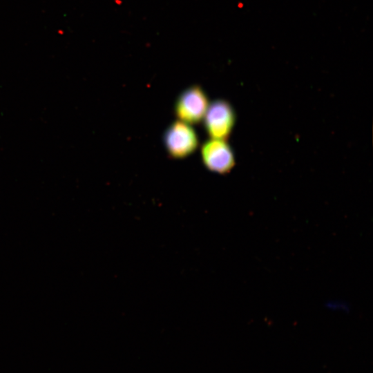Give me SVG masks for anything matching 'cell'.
<instances>
[{
    "instance_id": "obj_3",
    "label": "cell",
    "mask_w": 373,
    "mask_h": 373,
    "mask_svg": "<svg viewBox=\"0 0 373 373\" xmlns=\"http://www.w3.org/2000/svg\"><path fill=\"white\" fill-rule=\"evenodd\" d=\"M236 122V112L224 99H216L209 103L203 119L204 128L210 138L225 140L231 134Z\"/></svg>"
},
{
    "instance_id": "obj_4",
    "label": "cell",
    "mask_w": 373,
    "mask_h": 373,
    "mask_svg": "<svg viewBox=\"0 0 373 373\" xmlns=\"http://www.w3.org/2000/svg\"><path fill=\"white\" fill-rule=\"evenodd\" d=\"M204 165L210 171L224 175L236 164L234 152L225 140L210 138L201 147Z\"/></svg>"
},
{
    "instance_id": "obj_2",
    "label": "cell",
    "mask_w": 373,
    "mask_h": 373,
    "mask_svg": "<svg viewBox=\"0 0 373 373\" xmlns=\"http://www.w3.org/2000/svg\"><path fill=\"white\" fill-rule=\"evenodd\" d=\"M209 105L204 90L198 85H193L178 95L174 105V113L178 120L196 124L203 121Z\"/></svg>"
},
{
    "instance_id": "obj_5",
    "label": "cell",
    "mask_w": 373,
    "mask_h": 373,
    "mask_svg": "<svg viewBox=\"0 0 373 373\" xmlns=\"http://www.w3.org/2000/svg\"><path fill=\"white\" fill-rule=\"evenodd\" d=\"M325 305L327 309L336 312L346 313L350 309V305L346 301L341 299L329 300L325 303Z\"/></svg>"
},
{
    "instance_id": "obj_1",
    "label": "cell",
    "mask_w": 373,
    "mask_h": 373,
    "mask_svg": "<svg viewBox=\"0 0 373 373\" xmlns=\"http://www.w3.org/2000/svg\"><path fill=\"white\" fill-rule=\"evenodd\" d=\"M164 146L173 159H183L195 152L199 145L198 135L187 123L178 120L171 123L164 133Z\"/></svg>"
}]
</instances>
